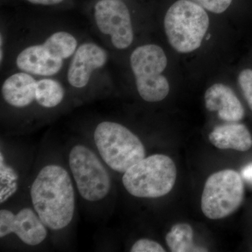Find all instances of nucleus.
<instances>
[{"mask_svg": "<svg viewBox=\"0 0 252 252\" xmlns=\"http://www.w3.org/2000/svg\"><path fill=\"white\" fill-rule=\"evenodd\" d=\"M64 96V87L56 79L44 78L36 82V102L43 108H56L63 102Z\"/></svg>", "mask_w": 252, "mask_h": 252, "instance_id": "nucleus-15", "label": "nucleus"}, {"mask_svg": "<svg viewBox=\"0 0 252 252\" xmlns=\"http://www.w3.org/2000/svg\"><path fill=\"white\" fill-rule=\"evenodd\" d=\"M94 17L99 31L110 36L112 45L127 49L134 39L130 11L122 0H99L94 8Z\"/></svg>", "mask_w": 252, "mask_h": 252, "instance_id": "nucleus-8", "label": "nucleus"}, {"mask_svg": "<svg viewBox=\"0 0 252 252\" xmlns=\"http://www.w3.org/2000/svg\"><path fill=\"white\" fill-rule=\"evenodd\" d=\"M242 175L247 182L252 185V163L245 166L242 170Z\"/></svg>", "mask_w": 252, "mask_h": 252, "instance_id": "nucleus-22", "label": "nucleus"}, {"mask_svg": "<svg viewBox=\"0 0 252 252\" xmlns=\"http://www.w3.org/2000/svg\"><path fill=\"white\" fill-rule=\"evenodd\" d=\"M15 234L28 246H37L48 236V228L33 207H23L14 212L0 210V238Z\"/></svg>", "mask_w": 252, "mask_h": 252, "instance_id": "nucleus-9", "label": "nucleus"}, {"mask_svg": "<svg viewBox=\"0 0 252 252\" xmlns=\"http://www.w3.org/2000/svg\"><path fill=\"white\" fill-rule=\"evenodd\" d=\"M43 44L54 56L63 60L72 57L78 48L75 36L66 31L53 33Z\"/></svg>", "mask_w": 252, "mask_h": 252, "instance_id": "nucleus-17", "label": "nucleus"}, {"mask_svg": "<svg viewBox=\"0 0 252 252\" xmlns=\"http://www.w3.org/2000/svg\"><path fill=\"white\" fill-rule=\"evenodd\" d=\"M37 81L31 74L21 72L9 76L1 86V93L6 104L16 109L31 106L36 101Z\"/></svg>", "mask_w": 252, "mask_h": 252, "instance_id": "nucleus-13", "label": "nucleus"}, {"mask_svg": "<svg viewBox=\"0 0 252 252\" xmlns=\"http://www.w3.org/2000/svg\"><path fill=\"white\" fill-rule=\"evenodd\" d=\"M167 246L172 252H207L196 248L193 244V230L187 223H177L172 226L165 238Z\"/></svg>", "mask_w": 252, "mask_h": 252, "instance_id": "nucleus-16", "label": "nucleus"}, {"mask_svg": "<svg viewBox=\"0 0 252 252\" xmlns=\"http://www.w3.org/2000/svg\"><path fill=\"white\" fill-rule=\"evenodd\" d=\"M16 63L22 72L48 77L56 75L61 70L64 60L54 56L41 44L29 46L23 49L18 55Z\"/></svg>", "mask_w": 252, "mask_h": 252, "instance_id": "nucleus-11", "label": "nucleus"}, {"mask_svg": "<svg viewBox=\"0 0 252 252\" xmlns=\"http://www.w3.org/2000/svg\"><path fill=\"white\" fill-rule=\"evenodd\" d=\"M137 91L144 100L157 102L167 97L170 85L162 73L167 67L166 55L156 44L136 48L130 58Z\"/></svg>", "mask_w": 252, "mask_h": 252, "instance_id": "nucleus-6", "label": "nucleus"}, {"mask_svg": "<svg viewBox=\"0 0 252 252\" xmlns=\"http://www.w3.org/2000/svg\"><path fill=\"white\" fill-rule=\"evenodd\" d=\"M27 1L32 3V4L49 6V5L59 4L64 0H27Z\"/></svg>", "mask_w": 252, "mask_h": 252, "instance_id": "nucleus-21", "label": "nucleus"}, {"mask_svg": "<svg viewBox=\"0 0 252 252\" xmlns=\"http://www.w3.org/2000/svg\"><path fill=\"white\" fill-rule=\"evenodd\" d=\"M132 252H165L162 245L150 239L142 238L136 241L130 249Z\"/></svg>", "mask_w": 252, "mask_h": 252, "instance_id": "nucleus-20", "label": "nucleus"}, {"mask_svg": "<svg viewBox=\"0 0 252 252\" xmlns=\"http://www.w3.org/2000/svg\"><path fill=\"white\" fill-rule=\"evenodd\" d=\"M238 83L240 89L243 91L244 96L246 99L249 107L252 111V70L244 69L239 74Z\"/></svg>", "mask_w": 252, "mask_h": 252, "instance_id": "nucleus-18", "label": "nucleus"}, {"mask_svg": "<svg viewBox=\"0 0 252 252\" xmlns=\"http://www.w3.org/2000/svg\"><path fill=\"white\" fill-rule=\"evenodd\" d=\"M32 205L48 229L59 231L72 223L76 209L72 177L59 164L42 167L31 187Z\"/></svg>", "mask_w": 252, "mask_h": 252, "instance_id": "nucleus-1", "label": "nucleus"}, {"mask_svg": "<svg viewBox=\"0 0 252 252\" xmlns=\"http://www.w3.org/2000/svg\"><path fill=\"white\" fill-rule=\"evenodd\" d=\"M245 196L241 176L233 170H223L207 179L201 198L204 215L210 220L230 216L240 207Z\"/></svg>", "mask_w": 252, "mask_h": 252, "instance_id": "nucleus-7", "label": "nucleus"}, {"mask_svg": "<svg viewBox=\"0 0 252 252\" xmlns=\"http://www.w3.org/2000/svg\"><path fill=\"white\" fill-rule=\"evenodd\" d=\"M68 164L81 198L97 203L108 196L112 189L110 174L90 147L84 144L73 146L68 154Z\"/></svg>", "mask_w": 252, "mask_h": 252, "instance_id": "nucleus-5", "label": "nucleus"}, {"mask_svg": "<svg viewBox=\"0 0 252 252\" xmlns=\"http://www.w3.org/2000/svg\"><path fill=\"white\" fill-rule=\"evenodd\" d=\"M176 179L177 168L172 158L163 154H154L124 172L122 183L132 196L157 198L171 191Z\"/></svg>", "mask_w": 252, "mask_h": 252, "instance_id": "nucleus-3", "label": "nucleus"}, {"mask_svg": "<svg viewBox=\"0 0 252 252\" xmlns=\"http://www.w3.org/2000/svg\"><path fill=\"white\" fill-rule=\"evenodd\" d=\"M210 26L205 9L191 0H178L169 8L164 20L172 47L180 53L198 49Z\"/></svg>", "mask_w": 252, "mask_h": 252, "instance_id": "nucleus-4", "label": "nucleus"}, {"mask_svg": "<svg viewBox=\"0 0 252 252\" xmlns=\"http://www.w3.org/2000/svg\"><path fill=\"white\" fill-rule=\"evenodd\" d=\"M205 106L210 112H218L219 117L227 122H238L245 117V109L236 94L228 86L215 84L205 94Z\"/></svg>", "mask_w": 252, "mask_h": 252, "instance_id": "nucleus-12", "label": "nucleus"}, {"mask_svg": "<svg viewBox=\"0 0 252 252\" xmlns=\"http://www.w3.org/2000/svg\"><path fill=\"white\" fill-rule=\"evenodd\" d=\"M94 140L104 164L113 171L124 174L146 157L138 136L119 123L104 121L96 126Z\"/></svg>", "mask_w": 252, "mask_h": 252, "instance_id": "nucleus-2", "label": "nucleus"}, {"mask_svg": "<svg viewBox=\"0 0 252 252\" xmlns=\"http://www.w3.org/2000/svg\"><path fill=\"white\" fill-rule=\"evenodd\" d=\"M217 126L209 135L214 146L220 149L247 152L252 147V137L248 127L237 122Z\"/></svg>", "mask_w": 252, "mask_h": 252, "instance_id": "nucleus-14", "label": "nucleus"}, {"mask_svg": "<svg viewBox=\"0 0 252 252\" xmlns=\"http://www.w3.org/2000/svg\"><path fill=\"white\" fill-rule=\"evenodd\" d=\"M108 54L103 48L93 42L83 43L73 55L67 70V81L75 89L85 88L93 73L103 67Z\"/></svg>", "mask_w": 252, "mask_h": 252, "instance_id": "nucleus-10", "label": "nucleus"}, {"mask_svg": "<svg viewBox=\"0 0 252 252\" xmlns=\"http://www.w3.org/2000/svg\"><path fill=\"white\" fill-rule=\"evenodd\" d=\"M207 11L221 14L229 7L233 0H191Z\"/></svg>", "mask_w": 252, "mask_h": 252, "instance_id": "nucleus-19", "label": "nucleus"}]
</instances>
